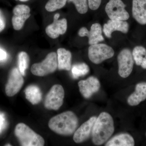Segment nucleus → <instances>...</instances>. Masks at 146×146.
Segmentation results:
<instances>
[{
  "label": "nucleus",
  "instance_id": "1",
  "mask_svg": "<svg viewBox=\"0 0 146 146\" xmlns=\"http://www.w3.org/2000/svg\"><path fill=\"white\" fill-rule=\"evenodd\" d=\"M78 124V119L76 114L68 111L52 118L49 121L48 126L55 133L68 136L74 133Z\"/></svg>",
  "mask_w": 146,
  "mask_h": 146
},
{
  "label": "nucleus",
  "instance_id": "2",
  "mask_svg": "<svg viewBox=\"0 0 146 146\" xmlns=\"http://www.w3.org/2000/svg\"><path fill=\"white\" fill-rule=\"evenodd\" d=\"M115 131L114 121L111 115L102 112L97 118L92 131V141L96 145L107 141Z\"/></svg>",
  "mask_w": 146,
  "mask_h": 146
},
{
  "label": "nucleus",
  "instance_id": "3",
  "mask_svg": "<svg viewBox=\"0 0 146 146\" xmlns=\"http://www.w3.org/2000/svg\"><path fill=\"white\" fill-rule=\"evenodd\" d=\"M14 133L21 146L44 145L45 141L43 137L24 123H19L16 125Z\"/></svg>",
  "mask_w": 146,
  "mask_h": 146
},
{
  "label": "nucleus",
  "instance_id": "4",
  "mask_svg": "<svg viewBox=\"0 0 146 146\" xmlns=\"http://www.w3.org/2000/svg\"><path fill=\"white\" fill-rule=\"evenodd\" d=\"M57 68V54L51 52L48 54L44 60L41 63L33 64L31 71L34 75L44 76L54 72Z\"/></svg>",
  "mask_w": 146,
  "mask_h": 146
},
{
  "label": "nucleus",
  "instance_id": "5",
  "mask_svg": "<svg viewBox=\"0 0 146 146\" xmlns=\"http://www.w3.org/2000/svg\"><path fill=\"white\" fill-rule=\"evenodd\" d=\"M115 51L112 47L104 44L90 45L88 49V56L92 63L100 64L114 56Z\"/></svg>",
  "mask_w": 146,
  "mask_h": 146
},
{
  "label": "nucleus",
  "instance_id": "6",
  "mask_svg": "<svg viewBox=\"0 0 146 146\" xmlns=\"http://www.w3.org/2000/svg\"><path fill=\"white\" fill-rule=\"evenodd\" d=\"M64 96L65 91L63 86L59 84L54 85L45 98V107L51 110H58L63 104Z\"/></svg>",
  "mask_w": 146,
  "mask_h": 146
},
{
  "label": "nucleus",
  "instance_id": "7",
  "mask_svg": "<svg viewBox=\"0 0 146 146\" xmlns=\"http://www.w3.org/2000/svg\"><path fill=\"white\" fill-rule=\"evenodd\" d=\"M125 7L122 0H110L106 6L105 11L110 20L126 21L129 15Z\"/></svg>",
  "mask_w": 146,
  "mask_h": 146
},
{
  "label": "nucleus",
  "instance_id": "8",
  "mask_svg": "<svg viewBox=\"0 0 146 146\" xmlns=\"http://www.w3.org/2000/svg\"><path fill=\"white\" fill-rule=\"evenodd\" d=\"M119 75L123 78L128 77L132 72L134 65V60L132 52L128 48L121 51L117 56Z\"/></svg>",
  "mask_w": 146,
  "mask_h": 146
},
{
  "label": "nucleus",
  "instance_id": "9",
  "mask_svg": "<svg viewBox=\"0 0 146 146\" xmlns=\"http://www.w3.org/2000/svg\"><path fill=\"white\" fill-rule=\"evenodd\" d=\"M23 75L19 69L13 68L9 73L7 83L6 84V94L8 97H13L18 93L23 85Z\"/></svg>",
  "mask_w": 146,
  "mask_h": 146
},
{
  "label": "nucleus",
  "instance_id": "10",
  "mask_svg": "<svg viewBox=\"0 0 146 146\" xmlns=\"http://www.w3.org/2000/svg\"><path fill=\"white\" fill-rule=\"evenodd\" d=\"M30 11V7L25 5H18L14 7L11 20L14 30L19 31L23 28L26 21L31 15Z\"/></svg>",
  "mask_w": 146,
  "mask_h": 146
},
{
  "label": "nucleus",
  "instance_id": "11",
  "mask_svg": "<svg viewBox=\"0 0 146 146\" xmlns=\"http://www.w3.org/2000/svg\"><path fill=\"white\" fill-rule=\"evenodd\" d=\"M101 26L99 23H96L92 25L90 31L85 27L80 29L78 32L79 36L81 37L87 36L89 38V44L91 45L98 44L104 41Z\"/></svg>",
  "mask_w": 146,
  "mask_h": 146
},
{
  "label": "nucleus",
  "instance_id": "12",
  "mask_svg": "<svg viewBox=\"0 0 146 146\" xmlns=\"http://www.w3.org/2000/svg\"><path fill=\"white\" fill-rule=\"evenodd\" d=\"M80 91L84 98L89 99L97 93L100 88V83L98 78L90 76L86 80H82L78 83Z\"/></svg>",
  "mask_w": 146,
  "mask_h": 146
},
{
  "label": "nucleus",
  "instance_id": "13",
  "mask_svg": "<svg viewBox=\"0 0 146 146\" xmlns=\"http://www.w3.org/2000/svg\"><path fill=\"white\" fill-rule=\"evenodd\" d=\"M97 118L94 116L91 117L76 130L73 136V140L76 143H80L89 138Z\"/></svg>",
  "mask_w": 146,
  "mask_h": 146
},
{
  "label": "nucleus",
  "instance_id": "14",
  "mask_svg": "<svg viewBox=\"0 0 146 146\" xmlns=\"http://www.w3.org/2000/svg\"><path fill=\"white\" fill-rule=\"evenodd\" d=\"M129 27V25L126 21L110 20L104 25L103 32L106 37L110 38L113 32L118 31L127 33Z\"/></svg>",
  "mask_w": 146,
  "mask_h": 146
},
{
  "label": "nucleus",
  "instance_id": "15",
  "mask_svg": "<svg viewBox=\"0 0 146 146\" xmlns=\"http://www.w3.org/2000/svg\"><path fill=\"white\" fill-rule=\"evenodd\" d=\"M132 15L138 24L146 25V0H132Z\"/></svg>",
  "mask_w": 146,
  "mask_h": 146
},
{
  "label": "nucleus",
  "instance_id": "16",
  "mask_svg": "<svg viewBox=\"0 0 146 146\" xmlns=\"http://www.w3.org/2000/svg\"><path fill=\"white\" fill-rule=\"evenodd\" d=\"M67 27V21L65 18L60 20H54L52 23L49 25L46 28V33L50 38L56 39L59 35L65 34Z\"/></svg>",
  "mask_w": 146,
  "mask_h": 146
},
{
  "label": "nucleus",
  "instance_id": "17",
  "mask_svg": "<svg viewBox=\"0 0 146 146\" xmlns=\"http://www.w3.org/2000/svg\"><path fill=\"white\" fill-rule=\"evenodd\" d=\"M146 99V82L137 84L135 91L128 98V104L131 106L138 105Z\"/></svg>",
  "mask_w": 146,
  "mask_h": 146
},
{
  "label": "nucleus",
  "instance_id": "18",
  "mask_svg": "<svg viewBox=\"0 0 146 146\" xmlns=\"http://www.w3.org/2000/svg\"><path fill=\"white\" fill-rule=\"evenodd\" d=\"M58 68L60 70L69 71L71 69L72 55L70 51L60 48L57 51Z\"/></svg>",
  "mask_w": 146,
  "mask_h": 146
},
{
  "label": "nucleus",
  "instance_id": "19",
  "mask_svg": "<svg viewBox=\"0 0 146 146\" xmlns=\"http://www.w3.org/2000/svg\"><path fill=\"white\" fill-rule=\"evenodd\" d=\"M134 139L130 134L123 133L115 136L106 144V146H133Z\"/></svg>",
  "mask_w": 146,
  "mask_h": 146
},
{
  "label": "nucleus",
  "instance_id": "20",
  "mask_svg": "<svg viewBox=\"0 0 146 146\" xmlns=\"http://www.w3.org/2000/svg\"><path fill=\"white\" fill-rule=\"evenodd\" d=\"M25 93L27 99L32 104H38L42 100V92L39 87L36 85L28 86L25 89Z\"/></svg>",
  "mask_w": 146,
  "mask_h": 146
},
{
  "label": "nucleus",
  "instance_id": "21",
  "mask_svg": "<svg viewBox=\"0 0 146 146\" xmlns=\"http://www.w3.org/2000/svg\"><path fill=\"white\" fill-rule=\"evenodd\" d=\"M89 66L85 63H79L73 65L72 72L73 77L75 79L86 75L89 72Z\"/></svg>",
  "mask_w": 146,
  "mask_h": 146
},
{
  "label": "nucleus",
  "instance_id": "22",
  "mask_svg": "<svg viewBox=\"0 0 146 146\" xmlns=\"http://www.w3.org/2000/svg\"><path fill=\"white\" fill-rule=\"evenodd\" d=\"M18 62L19 70L23 76H25L29 62V58L27 52L22 51L19 53L18 55Z\"/></svg>",
  "mask_w": 146,
  "mask_h": 146
},
{
  "label": "nucleus",
  "instance_id": "23",
  "mask_svg": "<svg viewBox=\"0 0 146 146\" xmlns=\"http://www.w3.org/2000/svg\"><path fill=\"white\" fill-rule=\"evenodd\" d=\"M132 54L136 65L141 66L143 59L146 56V49L142 46H136L133 48Z\"/></svg>",
  "mask_w": 146,
  "mask_h": 146
},
{
  "label": "nucleus",
  "instance_id": "24",
  "mask_svg": "<svg viewBox=\"0 0 146 146\" xmlns=\"http://www.w3.org/2000/svg\"><path fill=\"white\" fill-rule=\"evenodd\" d=\"M67 0H48L45 9L48 12H53L65 6Z\"/></svg>",
  "mask_w": 146,
  "mask_h": 146
},
{
  "label": "nucleus",
  "instance_id": "25",
  "mask_svg": "<svg viewBox=\"0 0 146 146\" xmlns=\"http://www.w3.org/2000/svg\"><path fill=\"white\" fill-rule=\"evenodd\" d=\"M74 4L78 12L80 14H85L88 11V3L87 0H69Z\"/></svg>",
  "mask_w": 146,
  "mask_h": 146
},
{
  "label": "nucleus",
  "instance_id": "26",
  "mask_svg": "<svg viewBox=\"0 0 146 146\" xmlns=\"http://www.w3.org/2000/svg\"><path fill=\"white\" fill-rule=\"evenodd\" d=\"M102 0H88V6L91 10H96L99 8Z\"/></svg>",
  "mask_w": 146,
  "mask_h": 146
},
{
  "label": "nucleus",
  "instance_id": "27",
  "mask_svg": "<svg viewBox=\"0 0 146 146\" xmlns=\"http://www.w3.org/2000/svg\"><path fill=\"white\" fill-rule=\"evenodd\" d=\"M6 22L5 19L1 11L0 10V32L3 31L5 28Z\"/></svg>",
  "mask_w": 146,
  "mask_h": 146
},
{
  "label": "nucleus",
  "instance_id": "28",
  "mask_svg": "<svg viewBox=\"0 0 146 146\" xmlns=\"http://www.w3.org/2000/svg\"><path fill=\"white\" fill-rule=\"evenodd\" d=\"M7 56L6 52L0 48V60H5L7 58Z\"/></svg>",
  "mask_w": 146,
  "mask_h": 146
},
{
  "label": "nucleus",
  "instance_id": "29",
  "mask_svg": "<svg viewBox=\"0 0 146 146\" xmlns=\"http://www.w3.org/2000/svg\"><path fill=\"white\" fill-rule=\"evenodd\" d=\"M141 66L142 68L144 69H146V56L144 57L142 63H141Z\"/></svg>",
  "mask_w": 146,
  "mask_h": 146
},
{
  "label": "nucleus",
  "instance_id": "30",
  "mask_svg": "<svg viewBox=\"0 0 146 146\" xmlns=\"http://www.w3.org/2000/svg\"><path fill=\"white\" fill-rule=\"evenodd\" d=\"M60 14L59 13H57L54 15V20H58L59 17H60Z\"/></svg>",
  "mask_w": 146,
  "mask_h": 146
},
{
  "label": "nucleus",
  "instance_id": "31",
  "mask_svg": "<svg viewBox=\"0 0 146 146\" xmlns=\"http://www.w3.org/2000/svg\"><path fill=\"white\" fill-rule=\"evenodd\" d=\"M17 1H19L21 2H26L29 1V0H17Z\"/></svg>",
  "mask_w": 146,
  "mask_h": 146
},
{
  "label": "nucleus",
  "instance_id": "32",
  "mask_svg": "<svg viewBox=\"0 0 146 146\" xmlns=\"http://www.w3.org/2000/svg\"><path fill=\"white\" fill-rule=\"evenodd\" d=\"M5 146H11V145H10V144H7V145H5Z\"/></svg>",
  "mask_w": 146,
  "mask_h": 146
},
{
  "label": "nucleus",
  "instance_id": "33",
  "mask_svg": "<svg viewBox=\"0 0 146 146\" xmlns=\"http://www.w3.org/2000/svg\"></svg>",
  "mask_w": 146,
  "mask_h": 146
}]
</instances>
